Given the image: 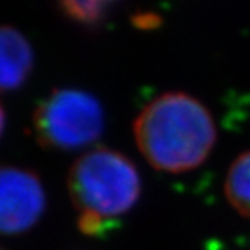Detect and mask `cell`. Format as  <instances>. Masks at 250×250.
<instances>
[{
    "label": "cell",
    "mask_w": 250,
    "mask_h": 250,
    "mask_svg": "<svg viewBox=\"0 0 250 250\" xmlns=\"http://www.w3.org/2000/svg\"><path fill=\"white\" fill-rule=\"evenodd\" d=\"M0 82L3 91H15L29 77L33 66V51L24 35L5 26L0 35Z\"/></svg>",
    "instance_id": "obj_5"
},
{
    "label": "cell",
    "mask_w": 250,
    "mask_h": 250,
    "mask_svg": "<svg viewBox=\"0 0 250 250\" xmlns=\"http://www.w3.org/2000/svg\"><path fill=\"white\" fill-rule=\"evenodd\" d=\"M45 209L40 178L27 169L5 166L0 172V229L5 235L29 230Z\"/></svg>",
    "instance_id": "obj_4"
},
{
    "label": "cell",
    "mask_w": 250,
    "mask_h": 250,
    "mask_svg": "<svg viewBox=\"0 0 250 250\" xmlns=\"http://www.w3.org/2000/svg\"><path fill=\"white\" fill-rule=\"evenodd\" d=\"M137 148L157 170L181 173L201 166L217 140L209 110L186 92L151 101L133 124Z\"/></svg>",
    "instance_id": "obj_1"
},
{
    "label": "cell",
    "mask_w": 250,
    "mask_h": 250,
    "mask_svg": "<svg viewBox=\"0 0 250 250\" xmlns=\"http://www.w3.org/2000/svg\"><path fill=\"white\" fill-rule=\"evenodd\" d=\"M116 0H59L66 17L84 26L98 24Z\"/></svg>",
    "instance_id": "obj_7"
},
{
    "label": "cell",
    "mask_w": 250,
    "mask_h": 250,
    "mask_svg": "<svg viewBox=\"0 0 250 250\" xmlns=\"http://www.w3.org/2000/svg\"><path fill=\"white\" fill-rule=\"evenodd\" d=\"M225 194L232 208L250 219V151L230 165L225 181Z\"/></svg>",
    "instance_id": "obj_6"
},
{
    "label": "cell",
    "mask_w": 250,
    "mask_h": 250,
    "mask_svg": "<svg viewBox=\"0 0 250 250\" xmlns=\"http://www.w3.org/2000/svg\"><path fill=\"white\" fill-rule=\"evenodd\" d=\"M103 217L92 212H82L79 217V228L86 235H95L103 228Z\"/></svg>",
    "instance_id": "obj_8"
},
{
    "label": "cell",
    "mask_w": 250,
    "mask_h": 250,
    "mask_svg": "<svg viewBox=\"0 0 250 250\" xmlns=\"http://www.w3.org/2000/svg\"><path fill=\"white\" fill-rule=\"evenodd\" d=\"M68 190L82 212L110 219L130 211L140 196L139 172L121 152L95 148L71 166Z\"/></svg>",
    "instance_id": "obj_2"
},
{
    "label": "cell",
    "mask_w": 250,
    "mask_h": 250,
    "mask_svg": "<svg viewBox=\"0 0 250 250\" xmlns=\"http://www.w3.org/2000/svg\"><path fill=\"white\" fill-rule=\"evenodd\" d=\"M35 134L44 148L80 149L101 136L104 113L98 100L79 89H58L33 116Z\"/></svg>",
    "instance_id": "obj_3"
}]
</instances>
